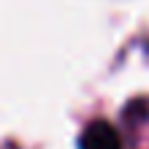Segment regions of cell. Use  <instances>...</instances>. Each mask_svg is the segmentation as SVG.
<instances>
[{
  "mask_svg": "<svg viewBox=\"0 0 149 149\" xmlns=\"http://www.w3.org/2000/svg\"><path fill=\"white\" fill-rule=\"evenodd\" d=\"M80 149H124L122 135L116 133V127L108 122H91L88 127L80 133L77 141Z\"/></svg>",
  "mask_w": 149,
  "mask_h": 149,
  "instance_id": "1",
  "label": "cell"
}]
</instances>
